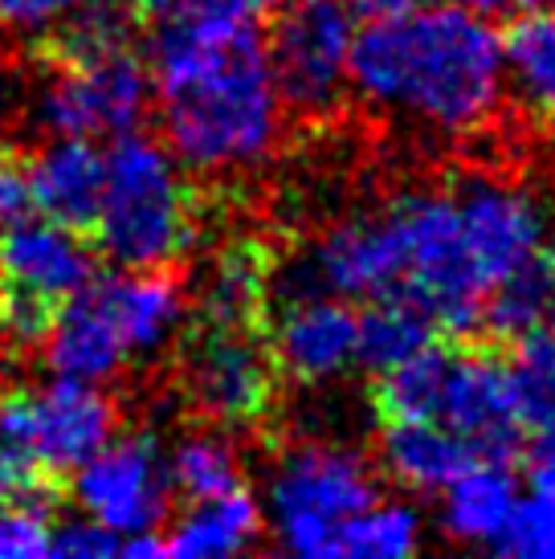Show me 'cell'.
I'll return each instance as SVG.
<instances>
[{
	"label": "cell",
	"instance_id": "cell-1",
	"mask_svg": "<svg viewBox=\"0 0 555 559\" xmlns=\"http://www.w3.org/2000/svg\"><path fill=\"white\" fill-rule=\"evenodd\" d=\"M147 74L152 94H160L168 152L185 171L233 176L274 156L286 107L249 13L209 9L160 21Z\"/></svg>",
	"mask_w": 555,
	"mask_h": 559
},
{
	"label": "cell",
	"instance_id": "cell-2",
	"mask_svg": "<svg viewBox=\"0 0 555 559\" xmlns=\"http://www.w3.org/2000/svg\"><path fill=\"white\" fill-rule=\"evenodd\" d=\"M355 94L433 131H474L503 103V41L465 4H409L355 29Z\"/></svg>",
	"mask_w": 555,
	"mask_h": 559
},
{
	"label": "cell",
	"instance_id": "cell-3",
	"mask_svg": "<svg viewBox=\"0 0 555 559\" xmlns=\"http://www.w3.org/2000/svg\"><path fill=\"white\" fill-rule=\"evenodd\" d=\"M197 234L201 221L185 164L139 127L119 131L107 147L94 249L123 270H160L185 262Z\"/></svg>",
	"mask_w": 555,
	"mask_h": 559
},
{
	"label": "cell",
	"instance_id": "cell-4",
	"mask_svg": "<svg viewBox=\"0 0 555 559\" xmlns=\"http://www.w3.org/2000/svg\"><path fill=\"white\" fill-rule=\"evenodd\" d=\"M380 498L371 466L347 445L303 441L278 457L265 490L270 531L298 559L340 556V535L355 514Z\"/></svg>",
	"mask_w": 555,
	"mask_h": 559
},
{
	"label": "cell",
	"instance_id": "cell-5",
	"mask_svg": "<svg viewBox=\"0 0 555 559\" xmlns=\"http://www.w3.org/2000/svg\"><path fill=\"white\" fill-rule=\"evenodd\" d=\"M98 249L58 221L16 217L0 234V347L33 352L94 278Z\"/></svg>",
	"mask_w": 555,
	"mask_h": 559
},
{
	"label": "cell",
	"instance_id": "cell-6",
	"mask_svg": "<svg viewBox=\"0 0 555 559\" xmlns=\"http://www.w3.org/2000/svg\"><path fill=\"white\" fill-rule=\"evenodd\" d=\"M388 213L401 237L404 295H413L433 314L437 331H479L491 286L470 253L453 192H413L388 204Z\"/></svg>",
	"mask_w": 555,
	"mask_h": 559
},
{
	"label": "cell",
	"instance_id": "cell-7",
	"mask_svg": "<svg viewBox=\"0 0 555 559\" xmlns=\"http://www.w3.org/2000/svg\"><path fill=\"white\" fill-rule=\"evenodd\" d=\"M359 16L347 0H286L265 41L282 107L327 119L352 86V46Z\"/></svg>",
	"mask_w": 555,
	"mask_h": 559
},
{
	"label": "cell",
	"instance_id": "cell-8",
	"mask_svg": "<svg viewBox=\"0 0 555 559\" xmlns=\"http://www.w3.org/2000/svg\"><path fill=\"white\" fill-rule=\"evenodd\" d=\"M180 376L188 401L216 429H253L274 404L278 368L262 326L197 319L180 347Z\"/></svg>",
	"mask_w": 555,
	"mask_h": 559
},
{
	"label": "cell",
	"instance_id": "cell-9",
	"mask_svg": "<svg viewBox=\"0 0 555 559\" xmlns=\"http://www.w3.org/2000/svg\"><path fill=\"white\" fill-rule=\"evenodd\" d=\"M119 408L94 380L58 376L46 389L0 392V437L33 450L58 474H74L107 445Z\"/></svg>",
	"mask_w": 555,
	"mask_h": 559
},
{
	"label": "cell",
	"instance_id": "cell-10",
	"mask_svg": "<svg viewBox=\"0 0 555 559\" xmlns=\"http://www.w3.org/2000/svg\"><path fill=\"white\" fill-rule=\"evenodd\" d=\"M46 74L37 119L54 135H119L143 123L152 107V74L131 46Z\"/></svg>",
	"mask_w": 555,
	"mask_h": 559
},
{
	"label": "cell",
	"instance_id": "cell-11",
	"mask_svg": "<svg viewBox=\"0 0 555 559\" xmlns=\"http://www.w3.org/2000/svg\"><path fill=\"white\" fill-rule=\"evenodd\" d=\"M70 495L94 523L110 527L119 539L155 531L172 511L168 457L152 433L110 437L103 450L78 466Z\"/></svg>",
	"mask_w": 555,
	"mask_h": 559
},
{
	"label": "cell",
	"instance_id": "cell-12",
	"mask_svg": "<svg viewBox=\"0 0 555 559\" xmlns=\"http://www.w3.org/2000/svg\"><path fill=\"white\" fill-rule=\"evenodd\" d=\"M265 347L274 368L298 384H327L355 368V311L327 290L274 295Z\"/></svg>",
	"mask_w": 555,
	"mask_h": 559
},
{
	"label": "cell",
	"instance_id": "cell-13",
	"mask_svg": "<svg viewBox=\"0 0 555 559\" xmlns=\"http://www.w3.org/2000/svg\"><path fill=\"white\" fill-rule=\"evenodd\" d=\"M437 420L465 437L479 457L507 462L523 445V420L510 401L507 364L491 352H453Z\"/></svg>",
	"mask_w": 555,
	"mask_h": 559
},
{
	"label": "cell",
	"instance_id": "cell-14",
	"mask_svg": "<svg viewBox=\"0 0 555 559\" xmlns=\"http://www.w3.org/2000/svg\"><path fill=\"white\" fill-rule=\"evenodd\" d=\"M453 201L462 213L470 253L491 290L527 258H535L547 241V221L540 204L519 188L494 185V180H465L453 192Z\"/></svg>",
	"mask_w": 555,
	"mask_h": 559
},
{
	"label": "cell",
	"instance_id": "cell-15",
	"mask_svg": "<svg viewBox=\"0 0 555 559\" xmlns=\"http://www.w3.org/2000/svg\"><path fill=\"white\" fill-rule=\"evenodd\" d=\"M107 152L86 135H54L29 156V204L94 246Z\"/></svg>",
	"mask_w": 555,
	"mask_h": 559
},
{
	"label": "cell",
	"instance_id": "cell-16",
	"mask_svg": "<svg viewBox=\"0 0 555 559\" xmlns=\"http://www.w3.org/2000/svg\"><path fill=\"white\" fill-rule=\"evenodd\" d=\"M94 290L123 340L127 359L168 347L185 323V286H180L176 265L107 270V274H94Z\"/></svg>",
	"mask_w": 555,
	"mask_h": 559
},
{
	"label": "cell",
	"instance_id": "cell-17",
	"mask_svg": "<svg viewBox=\"0 0 555 559\" xmlns=\"http://www.w3.org/2000/svg\"><path fill=\"white\" fill-rule=\"evenodd\" d=\"M42 347H46V364L54 368V376H74V380H94V384L110 380L127 364L123 340L94 290V278L66 302Z\"/></svg>",
	"mask_w": 555,
	"mask_h": 559
},
{
	"label": "cell",
	"instance_id": "cell-18",
	"mask_svg": "<svg viewBox=\"0 0 555 559\" xmlns=\"http://www.w3.org/2000/svg\"><path fill=\"white\" fill-rule=\"evenodd\" d=\"M479 453L441 420H385L380 462L404 490L441 495Z\"/></svg>",
	"mask_w": 555,
	"mask_h": 559
},
{
	"label": "cell",
	"instance_id": "cell-19",
	"mask_svg": "<svg viewBox=\"0 0 555 559\" xmlns=\"http://www.w3.org/2000/svg\"><path fill=\"white\" fill-rule=\"evenodd\" d=\"M519 502V486L507 462L474 457L470 466L441 490V531L453 544L494 547Z\"/></svg>",
	"mask_w": 555,
	"mask_h": 559
},
{
	"label": "cell",
	"instance_id": "cell-20",
	"mask_svg": "<svg viewBox=\"0 0 555 559\" xmlns=\"http://www.w3.org/2000/svg\"><path fill=\"white\" fill-rule=\"evenodd\" d=\"M262 535V507L241 490L216 498H197L172 535H164V556L176 559H225L241 556Z\"/></svg>",
	"mask_w": 555,
	"mask_h": 559
},
{
	"label": "cell",
	"instance_id": "cell-21",
	"mask_svg": "<svg viewBox=\"0 0 555 559\" xmlns=\"http://www.w3.org/2000/svg\"><path fill=\"white\" fill-rule=\"evenodd\" d=\"M433 340H437L433 314L404 290L368 298L364 314H355V364H364L376 376L404 364Z\"/></svg>",
	"mask_w": 555,
	"mask_h": 559
},
{
	"label": "cell",
	"instance_id": "cell-22",
	"mask_svg": "<svg viewBox=\"0 0 555 559\" xmlns=\"http://www.w3.org/2000/svg\"><path fill=\"white\" fill-rule=\"evenodd\" d=\"M503 41V82L531 115L555 119V9H523Z\"/></svg>",
	"mask_w": 555,
	"mask_h": 559
},
{
	"label": "cell",
	"instance_id": "cell-23",
	"mask_svg": "<svg viewBox=\"0 0 555 559\" xmlns=\"http://www.w3.org/2000/svg\"><path fill=\"white\" fill-rule=\"evenodd\" d=\"M270 307V265L253 241H233L216 253L213 270L204 278L201 311L204 323L262 326Z\"/></svg>",
	"mask_w": 555,
	"mask_h": 559
},
{
	"label": "cell",
	"instance_id": "cell-24",
	"mask_svg": "<svg viewBox=\"0 0 555 559\" xmlns=\"http://www.w3.org/2000/svg\"><path fill=\"white\" fill-rule=\"evenodd\" d=\"M543 323H555V262L547 258V249L527 258L519 270H510L494 286L479 319V326L503 340H519Z\"/></svg>",
	"mask_w": 555,
	"mask_h": 559
},
{
	"label": "cell",
	"instance_id": "cell-25",
	"mask_svg": "<svg viewBox=\"0 0 555 559\" xmlns=\"http://www.w3.org/2000/svg\"><path fill=\"white\" fill-rule=\"evenodd\" d=\"M449 356H453V352L433 340L429 347H421V352L409 356L404 364L380 372V384H376V413L385 420H437L441 392H446Z\"/></svg>",
	"mask_w": 555,
	"mask_h": 559
},
{
	"label": "cell",
	"instance_id": "cell-26",
	"mask_svg": "<svg viewBox=\"0 0 555 559\" xmlns=\"http://www.w3.org/2000/svg\"><path fill=\"white\" fill-rule=\"evenodd\" d=\"M507 380L523 429H535L555 417V323H543L515 340Z\"/></svg>",
	"mask_w": 555,
	"mask_h": 559
},
{
	"label": "cell",
	"instance_id": "cell-27",
	"mask_svg": "<svg viewBox=\"0 0 555 559\" xmlns=\"http://www.w3.org/2000/svg\"><path fill=\"white\" fill-rule=\"evenodd\" d=\"M172 495H185L188 502L197 498H216L241 490V457L221 433H188L168 457Z\"/></svg>",
	"mask_w": 555,
	"mask_h": 559
},
{
	"label": "cell",
	"instance_id": "cell-28",
	"mask_svg": "<svg viewBox=\"0 0 555 559\" xmlns=\"http://www.w3.org/2000/svg\"><path fill=\"white\" fill-rule=\"evenodd\" d=\"M421 514L409 502L371 498L340 535V559H404L421 547Z\"/></svg>",
	"mask_w": 555,
	"mask_h": 559
},
{
	"label": "cell",
	"instance_id": "cell-29",
	"mask_svg": "<svg viewBox=\"0 0 555 559\" xmlns=\"http://www.w3.org/2000/svg\"><path fill=\"white\" fill-rule=\"evenodd\" d=\"M66 495H70V474H58L33 450L0 437V502L54 519L66 507Z\"/></svg>",
	"mask_w": 555,
	"mask_h": 559
},
{
	"label": "cell",
	"instance_id": "cell-30",
	"mask_svg": "<svg viewBox=\"0 0 555 559\" xmlns=\"http://www.w3.org/2000/svg\"><path fill=\"white\" fill-rule=\"evenodd\" d=\"M494 551L515 559H555V495L535 490L519 498Z\"/></svg>",
	"mask_w": 555,
	"mask_h": 559
},
{
	"label": "cell",
	"instance_id": "cell-31",
	"mask_svg": "<svg viewBox=\"0 0 555 559\" xmlns=\"http://www.w3.org/2000/svg\"><path fill=\"white\" fill-rule=\"evenodd\" d=\"M49 527H54V519L46 514L0 502V559L49 556Z\"/></svg>",
	"mask_w": 555,
	"mask_h": 559
},
{
	"label": "cell",
	"instance_id": "cell-32",
	"mask_svg": "<svg viewBox=\"0 0 555 559\" xmlns=\"http://www.w3.org/2000/svg\"><path fill=\"white\" fill-rule=\"evenodd\" d=\"M49 556L66 559H107L119 556V535L103 523L86 519H70L66 527H49Z\"/></svg>",
	"mask_w": 555,
	"mask_h": 559
},
{
	"label": "cell",
	"instance_id": "cell-33",
	"mask_svg": "<svg viewBox=\"0 0 555 559\" xmlns=\"http://www.w3.org/2000/svg\"><path fill=\"white\" fill-rule=\"evenodd\" d=\"M29 213V156L0 135V229Z\"/></svg>",
	"mask_w": 555,
	"mask_h": 559
},
{
	"label": "cell",
	"instance_id": "cell-34",
	"mask_svg": "<svg viewBox=\"0 0 555 559\" xmlns=\"http://www.w3.org/2000/svg\"><path fill=\"white\" fill-rule=\"evenodd\" d=\"M78 0H0V25L9 33H37L70 13Z\"/></svg>",
	"mask_w": 555,
	"mask_h": 559
},
{
	"label": "cell",
	"instance_id": "cell-35",
	"mask_svg": "<svg viewBox=\"0 0 555 559\" xmlns=\"http://www.w3.org/2000/svg\"><path fill=\"white\" fill-rule=\"evenodd\" d=\"M519 450H523V457H527V478H531V486L555 495V417L535 425V429H531V441L519 445Z\"/></svg>",
	"mask_w": 555,
	"mask_h": 559
},
{
	"label": "cell",
	"instance_id": "cell-36",
	"mask_svg": "<svg viewBox=\"0 0 555 559\" xmlns=\"http://www.w3.org/2000/svg\"><path fill=\"white\" fill-rule=\"evenodd\" d=\"M135 9L139 21H176V16H192V13H209V9H233L229 0H127ZM241 13V9H237Z\"/></svg>",
	"mask_w": 555,
	"mask_h": 559
},
{
	"label": "cell",
	"instance_id": "cell-37",
	"mask_svg": "<svg viewBox=\"0 0 555 559\" xmlns=\"http://www.w3.org/2000/svg\"><path fill=\"white\" fill-rule=\"evenodd\" d=\"M355 9V16H364V21H376V16H392L401 13V9H409V4H416V0H347Z\"/></svg>",
	"mask_w": 555,
	"mask_h": 559
},
{
	"label": "cell",
	"instance_id": "cell-38",
	"mask_svg": "<svg viewBox=\"0 0 555 559\" xmlns=\"http://www.w3.org/2000/svg\"><path fill=\"white\" fill-rule=\"evenodd\" d=\"M233 9H241V13H249V16H258V13H278L286 0H229Z\"/></svg>",
	"mask_w": 555,
	"mask_h": 559
},
{
	"label": "cell",
	"instance_id": "cell-39",
	"mask_svg": "<svg viewBox=\"0 0 555 559\" xmlns=\"http://www.w3.org/2000/svg\"><path fill=\"white\" fill-rule=\"evenodd\" d=\"M510 9H555V0H510Z\"/></svg>",
	"mask_w": 555,
	"mask_h": 559
},
{
	"label": "cell",
	"instance_id": "cell-40",
	"mask_svg": "<svg viewBox=\"0 0 555 559\" xmlns=\"http://www.w3.org/2000/svg\"><path fill=\"white\" fill-rule=\"evenodd\" d=\"M446 4H465V9H470V0H446Z\"/></svg>",
	"mask_w": 555,
	"mask_h": 559
},
{
	"label": "cell",
	"instance_id": "cell-41",
	"mask_svg": "<svg viewBox=\"0 0 555 559\" xmlns=\"http://www.w3.org/2000/svg\"><path fill=\"white\" fill-rule=\"evenodd\" d=\"M0 392H4V389H0Z\"/></svg>",
	"mask_w": 555,
	"mask_h": 559
}]
</instances>
